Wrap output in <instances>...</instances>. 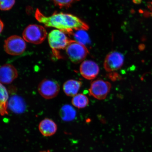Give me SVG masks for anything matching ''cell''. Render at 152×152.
I'll return each instance as SVG.
<instances>
[{"label": "cell", "instance_id": "cell-10", "mask_svg": "<svg viewBox=\"0 0 152 152\" xmlns=\"http://www.w3.org/2000/svg\"><path fill=\"white\" fill-rule=\"evenodd\" d=\"M18 76V71L11 64H5L0 67V82L2 83L10 84Z\"/></svg>", "mask_w": 152, "mask_h": 152}, {"label": "cell", "instance_id": "cell-13", "mask_svg": "<svg viewBox=\"0 0 152 152\" xmlns=\"http://www.w3.org/2000/svg\"><path fill=\"white\" fill-rule=\"evenodd\" d=\"M8 107L14 113H20L24 112L26 106L25 102L21 97L18 96H14L9 100Z\"/></svg>", "mask_w": 152, "mask_h": 152}, {"label": "cell", "instance_id": "cell-6", "mask_svg": "<svg viewBox=\"0 0 152 152\" xmlns=\"http://www.w3.org/2000/svg\"><path fill=\"white\" fill-rule=\"evenodd\" d=\"M38 90L43 98L52 99L58 96L60 91V85L56 81L45 79L39 83Z\"/></svg>", "mask_w": 152, "mask_h": 152}, {"label": "cell", "instance_id": "cell-11", "mask_svg": "<svg viewBox=\"0 0 152 152\" xmlns=\"http://www.w3.org/2000/svg\"><path fill=\"white\" fill-rule=\"evenodd\" d=\"M39 130L45 137L51 136L55 134L57 130V125L52 120L45 118L41 121L39 125Z\"/></svg>", "mask_w": 152, "mask_h": 152}, {"label": "cell", "instance_id": "cell-3", "mask_svg": "<svg viewBox=\"0 0 152 152\" xmlns=\"http://www.w3.org/2000/svg\"><path fill=\"white\" fill-rule=\"evenodd\" d=\"M47 34L46 30L43 26L31 24L24 29L23 37L27 42L37 45L42 43L45 41Z\"/></svg>", "mask_w": 152, "mask_h": 152}, {"label": "cell", "instance_id": "cell-8", "mask_svg": "<svg viewBox=\"0 0 152 152\" xmlns=\"http://www.w3.org/2000/svg\"><path fill=\"white\" fill-rule=\"evenodd\" d=\"M124 62L123 55L116 51H113L106 56L104 62V68L107 72L117 71L123 66Z\"/></svg>", "mask_w": 152, "mask_h": 152}, {"label": "cell", "instance_id": "cell-2", "mask_svg": "<svg viewBox=\"0 0 152 152\" xmlns=\"http://www.w3.org/2000/svg\"><path fill=\"white\" fill-rule=\"evenodd\" d=\"M73 40L69 39L65 33L58 29L53 30L49 33L48 41L53 54L57 58H61L59 51L66 49Z\"/></svg>", "mask_w": 152, "mask_h": 152}, {"label": "cell", "instance_id": "cell-21", "mask_svg": "<svg viewBox=\"0 0 152 152\" xmlns=\"http://www.w3.org/2000/svg\"><path fill=\"white\" fill-rule=\"evenodd\" d=\"M133 1L135 3L139 4L141 3V0H133Z\"/></svg>", "mask_w": 152, "mask_h": 152}, {"label": "cell", "instance_id": "cell-16", "mask_svg": "<svg viewBox=\"0 0 152 152\" xmlns=\"http://www.w3.org/2000/svg\"><path fill=\"white\" fill-rule=\"evenodd\" d=\"M89 99L87 97L83 94H77L73 97L72 103L75 107L78 109H83L89 104Z\"/></svg>", "mask_w": 152, "mask_h": 152}, {"label": "cell", "instance_id": "cell-19", "mask_svg": "<svg viewBox=\"0 0 152 152\" xmlns=\"http://www.w3.org/2000/svg\"><path fill=\"white\" fill-rule=\"evenodd\" d=\"M15 3V0H0V10H9L14 6Z\"/></svg>", "mask_w": 152, "mask_h": 152}, {"label": "cell", "instance_id": "cell-20", "mask_svg": "<svg viewBox=\"0 0 152 152\" xmlns=\"http://www.w3.org/2000/svg\"><path fill=\"white\" fill-rule=\"evenodd\" d=\"M4 27V24L3 22L0 19V34L2 31Z\"/></svg>", "mask_w": 152, "mask_h": 152}, {"label": "cell", "instance_id": "cell-1", "mask_svg": "<svg viewBox=\"0 0 152 152\" xmlns=\"http://www.w3.org/2000/svg\"><path fill=\"white\" fill-rule=\"evenodd\" d=\"M35 17L38 21L47 27L56 28L69 35L73 34L75 31L89 29L88 25L81 19L67 13L55 12L51 16H47L37 9Z\"/></svg>", "mask_w": 152, "mask_h": 152}, {"label": "cell", "instance_id": "cell-15", "mask_svg": "<svg viewBox=\"0 0 152 152\" xmlns=\"http://www.w3.org/2000/svg\"><path fill=\"white\" fill-rule=\"evenodd\" d=\"M76 111L69 104H65L61 108L59 112L60 117L64 121H71L75 118Z\"/></svg>", "mask_w": 152, "mask_h": 152}, {"label": "cell", "instance_id": "cell-17", "mask_svg": "<svg viewBox=\"0 0 152 152\" xmlns=\"http://www.w3.org/2000/svg\"><path fill=\"white\" fill-rule=\"evenodd\" d=\"M79 0H53L55 5L61 8H68Z\"/></svg>", "mask_w": 152, "mask_h": 152}, {"label": "cell", "instance_id": "cell-9", "mask_svg": "<svg viewBox=\"0 0 152 152\" xmlns=\"http://www.w3.org/2000/svg\"><path fill=\"white\" fill-rule=\"evenodd\" d=\"M80 71L83 77L90 80L94 79L97 76L99 73V68L95 62L91 60H86L81 64Z\"/></svg>", "mask_w": 152, "mask_h": 152}, {"label": "cell", "instance_id": "cell-7", "mask_svg": "<svg viewBox=\"0 0 152 152\" xmlns=\"http://www.w3.org/2000/svg\"><path fill=\"white\" fill-rule=\"evenodd\" d=\"M111 88V83L102 79H97L91 83L89 89L90 94L96 99H105Z\"/></svg>", "mask_w": 152, "mask_h": 152}, {"label": "cell", "instance_id": "cell-14", "mask_svg": "<svg viewBox=\"0 0 152 152\" xmlns=\"http://www.w3.org/2000/svg\"><path fill=\"white\" fill-rule=\"evenodd\" d=\"M9 94L6 88L0 82V114L4 115L8 114Z\"/></svg>", "mask_w": 152, "mask_h": 152}, {"label": "cell", "instance_id": "cell-22", "mask_svg": "<svg viewBox=\"0 0 152 152\" xmlns=\"http://www.w3.org/2000/svg\"><path fill=\"white\" fill-rule=\"evenodd\" d=\"M40 152H50L49 151H41Z\"/></svg>", "mask_w": 152, "mask_h": 152}, {"label": "cell", "instance_id": "cell-12", "mask_svg": "<svg viewBox=\"0 0 152 152\" xmlns=\"http://www.w3.org/2000/svg\"><path fill=\"white\" fill-rule=\"evenodd\" d=\"M82 85L81 81L69 80L64 83L63 89L66 96L73 97L77 94Z\"/></svg>", "mask_w": 152, "mask_h": 152}, {"label": "cell", "instance_id": "cell-18", "mask_svg": "<svg viewBox=\"0 0 152 152\" xmlns=\"http://www.w3.org/2000/svg\"><path fill=\"white\" fill-rule=\"evenodd\" d=\"M77 31L75 34L76 41L84 45L88 41V35L85 30H80Z\"/></svg>", "mask_w": 152, "mask_h": 152}, {"label": "cell", "instance_id": "cell-23", "mask_svg": "<svg viewBox=\"0 0 152 152\" xmlns=\"http://www.w3.org/2000/svg\"></svg>", "mask_w": 152, "mask_h": 152}, {"label": "cell", "instance_id": "cell-4", "mask_svg": "<svg viewBox=\"0 0 152 152\" xmlns=\"http://www.w3.org/2000/svg\"><path fill=\"white\" fill-rule=\"evenodd\" d=\"M66 54L71 61L78 64L83 61L89 54V51L85 45L73 40L66 49Z\"/></svg>", "mask_w": 152, "mask_h": 152}, {"label": "cell", "instance_id": "cell-5", "mask_svg": "<svg viewBox=\"0 0 152 152\" xmlns=\"http://www.w3.org/2000/svg\"><path fill=\"white\" fill-rule=\"evenodd\" d=\"M4 49L7 54L13 56L20 55L26 48V44L24 39L17 35H13L5 40Z\"/></svg>", "mask_w": 152, "mask_h": 152}]
</instances>
